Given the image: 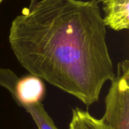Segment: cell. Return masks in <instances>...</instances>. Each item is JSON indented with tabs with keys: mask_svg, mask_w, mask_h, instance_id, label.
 <instances>
[{
	"mask_svg": "<svg viewBox=\"0 0 129 129\" xmlns=\"http://www.w3.org/2000/svg\"><path fill=\"white\" fill-rule=\"evenodd\" d=\"M98 0H35L11 22L8 42L31 75L89 107L114 76Z\"/></svg>",
	"mask_w": 129,
	"mask_h": 129,
	"instance_id": "cell-1",
	"label": "cell"
},
{
	"mask_svg": "<svg viewBox=\"0 0 129 129\" xmlns=\"http://www.w3.org/2000/svg\"><path fill=\"white\" fill-rule=\"evenodd\" d=\"M110 129H129V61L119 63L117 74L105 99V113L101 119Z\"/></svg>",
	"mask_w": 129,
	"mask_h": 129,
	"instance_id": "cell-2",
	"label": "cell"
},
{
	"mask_svg": "<svg viewBox=\"0 0 129 129\" xmlns=\"http://www.w3.org/2000/svg\"><path fill=\"white\" fill-rule=\"evenodd\" d=\"M103 5L106 26L115 31L128 29L129 0H99Z\"/></svg>",
	"mask_w": 129,
	"mask_h": 129,
	"instance_id": "cell-3",
	"label": "cell"
},
{
	"mask_svg": "<svg viewBox=\"0 0 129 129\" xmlns=\"http://www.w3.org/2000/svg\"><path fill=\"white\" fill-rule=\"evenodd\" d=\"M70 129H110L102 119L93 117L88 111L79 108L73 110Z\"/></svg>",
	"mask_w": 129,
	"mask_h": 129,
	"instance_id": "cell-4",
	"label": "cell"
},
{
	"mask_svg": "<svg viewBox=\"0 0 129 129\" xmlns=\"http://www.w3.org/2000/svg\"><path fill=\"white\" fill-rule=\"evenodd\" d=\"M30 114L39 129H57L41 102L20 106Z\"/></svg>",
	"mask_w": 129,
	"mask_h": 129,
	"instance_id": "cell-5",
	"label": "cell"
},
{
	"mask_svg": "<svg viewBox=\"0 0 129 129\" xmlns=\"http://www.w3.org/2000/svg\"><path fill=\"white\" fill-rule=\"evenodd\" d=\"M2 1H3V0H0V4H1V2H2Z\"/></svg>",
	"mask_w": 129,
	"mask_h": 129,
	"instance_id": "cell-6",
	"label": "cell"
}]
</instances>
